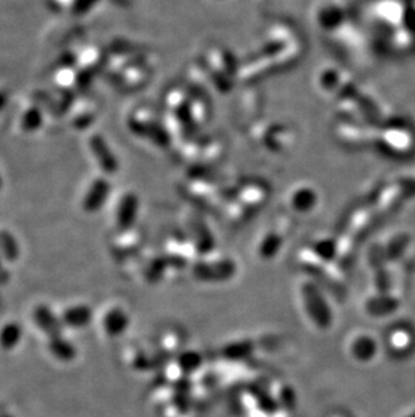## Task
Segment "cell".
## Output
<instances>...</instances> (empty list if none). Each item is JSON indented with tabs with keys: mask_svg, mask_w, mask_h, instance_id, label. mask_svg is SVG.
I'll use <instances>...</instances> for the list:
<instances>
[{
	"mask_svg": "<svg viewBox=\"0 0 415 417\" xmlns=\"http://www.w3.org/2000/svg\"><path fill=\"white\" fill-rule=\"evenodd\" d=\"M405 417H415V411H413V412H410V413H409V415H407V416H405Z\"/></svg>",
	"mask_w": 415,
	"mask_h": 417,
	"instance_id": "cell-27",
	"label": "cell"
},
{
	"mask_svg": "<svg viewBox=\"0 0 415 417\" xmlns=\"http://www.w3.org/2000/svg\"><path fill=\"white\" fill-rule=\"evenodd\" d=\"M43 122V116L41 109L33 107V109H27L23 116H22V128L27 132L31 131H36L38 128L42 126Z\"/></svg>",
	"mask_w": 415,
	"mask_h": 417,
	"instance_id": "cell-22",
	"label": "cell"
},
{
	"mask_svg": "<svg viewBox=\"0 0 415 417\" xmlns=\"http://www.w3.org/2000/svg\"><path fill=\"white\" fill-rule=\"evenodd\" d=\"M90 146L92 153L99 163V166L108 175H115L119 169L118 158L111 150L107 141L101 135H92L90 139Z\"/></svg>",
	"mask_w": 415,
	"mask_h": 417,
	"instance_id": "cell-7",
	"label": "cell"
},
{
	"mask_svg": "<svg viewBox=\"0 0 415 417\" xmlns=\"http://www.w3.org/2000/svg\"><path fill=\"white\" fill-rule=\"evenodd\" d=\"M50 351L55 354V358L61 361H72L76 355V350L69 342L61 339V338H55L50 342Z\"/></svg>",
	"mask_w": 415,
	"mask_h": 417,
	"instance_id": "cell-20",
	"label": "cell"
},
{
	"mask_svg": "<svg viewBox=\"0 0 415 417\" xmlns=\"http://www.w3.org/2000/svg\"><path fill=\"white\" fill-rule=\"evenodd\" d=\"M335 134L337 141H340L343 145L349 146V147H364L375 142L377 131L364 126L359 122H352V121H344L336 125L335 128Z\"/></svg>",
	"mask_w": 415,
	"mask_h": 417,
	"instance_id": "cell-3",
	"label": "cell"
},
{
	"mask_svg": "<svg viewBox=\"0 0 415 417\" xmlns=\"http://www.w3.org/2000/svg\"><path fill=\"white\" fill-rule=\"evenodd\" d=\"M138 210H139V200L136 198V195L128 192L122 196L118 205V212H116V224L119 230L125 231L132 226L138 215Z\"/></svg>",
	"mask_w": 415,
	"mask_h": 417,
	"instance_id": "cell-9",
	"label": "cell"
},
{
	"mask_svg": "<svg viewBox=\"0 0 415 417\" xmlns=\"http://www.w3.org/2000/svg\"><path fill=\"white\" fill-rule=\"evenodd\" d=\"M414 36L410 29L407 27H399L394 30V34L391 36V42L397 48L398 50H406L413 46Z\"/></svg>",
	"mask_w": 415,
	"mask_h": 417,
	"instance_id": "cell-23",
	"label": "cell"
},
{
	"mask_svg": "<svg viewBox=\"0 0 415 417\" xmlns=\"http://www.w3.org/2000/svg\"><path fill=\"white\" fill-rule=\"evenodd\" d=\"M387 346L393 354L406 357L415 348V334L410 327L399 326L393 328L387 338Z\"/></svg>",
	"mask_w": 415,
	"mask_h": 417,
	"instance_id": "cell-6",
	"label": "cell"
},
{
	"mask_svg": "<svg viewBox=\"0 0 415 417\" xmlns=\"http://www.w3.org/2000/svg\"><path fill=\"white\" fill-rule=\"evenodd\" d=\"M183 191L186 195H189L192 199L199 201H208V199H213L221 191V188L217 185L213 180H206L204 177H193L185 182Z\"/></svg>",
	"mask_w": 415,
	"mask_h": 417,
	"instance_id": "cell-8",
	"label": "cell"
},
{
	"mask_svg": "<svg viewBox=\"0 0 415 417\" xmlns=\"http://www.w3.org/2000/svg\"><path fill=\"white\" fill-rule=\"evenodd\" d=\"M127 326H128V317H127L125 312H122L119 309L111 310L108 315L106 316L104 328L108 332L109 336L120 335L122 332H125Z\"/></svg>",
	"mask_w": 415,
	"mask_h": 417,
	"instance_id": "cell-17",
	"label": "cell"
},
{
	"mask_svg": "<svg viewBox=\"0 0 415 417\" xmlns=\"http://www.w3.org/2000/svg\"><path fill=\"white\" fill-rule=\"evenodd\" d=\"M316 86L318 91L324 95H343L353 91V80L349 74L333 68L326 67L316 76Z\"/></svg>",
	"mask_w": 415,
	"mask_h": 417,
	"instance_id": "cell-4",
	"label": "cell"
},
{
	"mask_svg": "<svg viewBox=\"0 0 415 417\" xmlns=\"http://www.w3.org/2000/svg\"><path fill=\"white\" fill-rule=\"evenodd\" d=\"M412 243V238L406 233H398L384 243L380 245L381 253L386 261H397L407 253Z\"/></svg>",
	"mask_w": 415,
	"mask_h": 417,
	"instance_id": "cell-11",
	"label": "cell"
},
{
	"mask_svg": "<svg viewBox=\"0 0 415 417\" xmlns=\"http://www.w3.org/2000/svg\"><path fill=\"white\" fill-rule=\"evenodd\" d=\"M6 102H7V96H6V93H4V92H0V111L4 107Z\"/></svg>",
	"mask_w": 415,
	"mask_h": 417,
	"instance_id": "cell-26",
	"label": "cell"
},
{
	"mask_svg": "<svg viewBox=\"0 0 415 417\" xmlns=\"http://www.w3.org/2000/svg\"><path fill=\"white\" fill-rule=\"evenodd\" d=\"M286 203L291 211L297 214H309L318 207L320 192L313 184L297 182L288 191Z\"/></svg>",
	"mask_w": 415,
	"mask_h": 417,
	"instance_id": "cell-2",
	"label": "cell"
},
{
	"mask_svg": "<svg viewBox=\"0 0 415 417\" xmlns=\"http://www.w3.org/2000/svg\"><path fill=\"white\" fill-rule=\"evenodd\" d=\"M351 351L358 361L368 362L375 357V354L378 351V343L372 336L361 335L352 342Z\"/></svg>",
	"mask_w": 415,
	"mask_h": 417,
	"instance_id": "cell-14",
	"label": "cell"
},
{
	"mask_svg": "<svg viewBox=\"0 0 415 417\" xmlns=\"http://www.w3.org/2000/svg\"><path fill=\"white\" fill-rule=\"evenodd\" d=\"M186 116L193 126H201L206 123L209 119V109L206 102L202 97H193L189 103Z\"/></svg>",
	"mask_w": 415,
	"mask_h": 417,
	"instance_id": "cell-15",
	"label": "cell"
},
{
	"mask_svg": "<svg viewBox=\"0 0 415 417\" xmlns=\"http://www.w3.org/2000/svg\"><path fill=\"white\" fill-rule=\"evenodd\" d=\"M0 188H1V179H0Z\"/></svg>",
	"mask_w": 415,
	"mask_h": 417,
	"instance_id": "cell-28",
	"label": "cell"
},
{
	"mask_svg": "<svg viewBox=\"0 0 415 417\" xmlns=\"http://www.w3.org/2000/svg\"><path fill=\"white\" fill-rule=\"evenodd\" d=\"M22 336V331L18 324H8L0 331V346L6 350H10L18 345Z\"/></svg>",
	"mask_w": 415,
	"mask_h": 417,
	"instance_id": "cell-21",
	"label": "cell"
},
{
	"mask_svg": "<svg viewBox=\"0 0 415 417\" xmlns=\"http://www.w3.org/2000/svg\"><path fill=\"white\" fill-rule=\"evenodd\" d=\"M109 182L106 179H96L84 198V210L87 212L99 211L108 199Z\"/></svg>",
	"mask_w": 415,
	"mask_h": 417,
	"instance_id": "cell-10",
	"label": "cell"
},
{
	"mask_svg": "<svg viewBox=\"0 0 415 417\" xmlns=\"http://www.w3.org/2000/svg\"><path fill=\"white\" fill-rule=\"evenodd\" d=\"M90 317H92V313H90V309L87 308V307H83V306H78V307L68 309L65 312L64 322L68 326L78 328V327L87 326Z\"/></svg>",
	"mask_w": 415,
	"mask_h": 417,
	"instance_id": "cell-18",
	"label": "cell"
},
{
	"mask_svg": "<svg viewBox=\"0 0 415 417\" xmlns=\"http://www.w3.org/2000/svg\"><path fill=\"white\" fill-rule=\"evenodd\" d=\"M36 322H38V326L46 331H53L57 327L53 315L50 313L49 309L46 308H39L36 310Z\"/></svg>",
	"mask_w": 415,
	"mask_h": 417,
	"instance_id": "cell-24",
	"label": "cell"
},
{
	"mask_svg": "<svg viewBox=\"0 0 415 417\" xmlns=\"http://www.w3.org/2000/svg\"><path fill=\"white\" fill-rule=\"evenodd\" d=\"M235 201L246 210H259L269 199L270 189L262 182H244L236 188Z\"/></svg>",
	"mask_w": 415,
	"mask_h": 417,
	"instance_id": "cell-5",
	"label": "cell"
},
{
	"mask_svg": "<svg viewBox=\"0 0 415 417\" xmlns=\"http://www.w3.org/2000/svg\"><path fill=\"white\" fill-rule=\"evenodd\" d=\"M399 307V299L395 294H390L387 292H383L377 297H372L368 301V310L372 315L377 316H384L394 313Z\"/></svg>",
	"mask_w": 415,
	"mask_h": 417,
	"instance_id": "cell-13",
	"label": "cell"
},
{
	"mask_svg": "<svg viewBox=\"0 0 415 417\" xmlns=\"http://www.w3.org/2000/svg\"><path fill=\"white\" fill-rule=\"evenodd\" d=\"M375 145L388 157H412L415 153V130L406 122H390L377 131Z\"/></svg>",
	"mask_w": 415,
	"mask_h": 417,
	"instance_id": "cell-1",
	"label": "cell"
},
{
	"mask_svg": "<svg viewBox=\"0 0 415 417\" xmlns=\"http://www.w3.org/2000/svg\"><path fill=\"white\" fill-rule=\"evenodd\" d=\"M99 0H73L72 11L76 15H84Z\"/></svg>",
	"mask_w": 415,
	"mask_h": 417,
	"instance_id": "cell-25",
	"label": "cell"
},
{
	"mask_svg": "<svg viewBox=\"0 0 415 417\" xmlns=\"http://www.w3.org/2000/svg\"><path fill=\"white\" fill-rule=\"evenodd\" d=\"M374 214H375V210L371 205L356 207L348 217V223L351 224L352 231L356 234H363L367 230H370V227H372L374 224V219H375Z\"/></svg>",
	"mask_w": 415,
	"mask_h": 417,
	"instance_id": "cell-12",
	"label": "cell"
},
{
	"mask_svg": "<svg viewBox=\"0 0 415 417\" xmlns=\"http://www.w3.org/2000/svg\"><path fill=\"white\" fill-rule=\"evenodd\" d=\"M377 18L381 25L390 27H399L403 22V11L398 4H380L377 8Z\"/></svg>",
	"mask_w": 415,
	"mask_h": 417,
	"instance_id": "cell-16",
	"label": "cell"
},
{
	"mask_svg": "<svg viewBox=\"0 0 415 417\" xmlns=\"http://www.w3.org/2000/svg\"><path fill=\"white\" fill-rule=\"evenodd\" d=\"M281 243H282V238L278 235L276 233L271 231V233H267L266 235L260 239L258 252L262 257L269 258V257L276 254V252L281 247Z\"/></svg>",
	"mask_w": 415,
	"mask_h": 417,
	"instance_id": "cell-19",
	"label": "cell"
}]
</instances>
